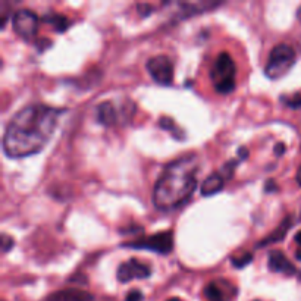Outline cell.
I'll use <instances>...</instances> for the list:
<instances>
[{"label": "cell", "mask_w": 301, "mask_h": 301, "mask_svg": "<svg viewBox=\"0 0 301 301\" xmlns=\"http://www.w3.org/2000/svg\"><path fill=\"white\" fill-rule=\"evenodd\" d=\"M159 125L162 126L163 129L172 131V132H174V135L176 137V134H178V126L175 125V122H174L171 118H168V116H162V118H160V121H159Z\"/></svg>", "instance_id": "obj_17"}, {"label": "cell", "mask_w": 301, "mask_h": 301, "mask_svg": "<svg viewBox=\"0 0 301 301\" xmlns=\"http://www.w3.org/2000/svg\"><path fill=\"white\" fill-rule=\"evenodd\" d=\"M138 13L141 16H147L153 12V5H149V3H141V5H137Z\"/></svg>", "instance_id": "obj_22"}, {"label": "cell", "mask_w": 301, "mask_h": 301, "mask_svg": "<svg viewBox=\"0 0 301 301\" xmlns=\"http://www.w3.org/2000/svg\"><path fill=\"white\" fill-rule=\"evenodd\" d=\"M267 267L272 272L287 273V275H295L297 269L295 266L288 260V257L279 250H272L267 254Z\"/></svg>", "instance_id": "obj_9"}, {"label": "cell", "mask_w": 301, "mask_h": 301, "mask_svg": "<svg viewBox=\"0 0 301 301\" xmlns=\"http://www.w3.org/2000/svg\"><path fill=\"white\" fill-rule=\"evenodd\" d=\"M62 111L46 104H30L9 119L3 134V151L21 159L41 151L50 141Z\"/></svg>", "instance_id": "obj_1"}, {"label": "cell", "mask_w": 301, "mask_h": 301, "mask_svg": "<svg viewBox=\"0 0 301 301\" xmlns=\"http://www.w3.org/2000/svg\"><path fill=\"white\" fill-rule=\"evenodd\" d=\"M225 178L224 175L217 171V172H214L212 175H209L203 182H201L200 185V191L203 196H213L216 193H219L221 189L224 188V185H225Z\"/></svg>", "instance_id": "obj_14"}, {"label": "cell", "mask_w": 301, "mask_h": 301, "mask_svg": "<svg viewBox=\"0 0 301 301\" xmlns=\"http://www.w3.org/2000/svg\"><path fill=\"white\" fill-rule=\"evenodd\" d=\"M235 75H237V66L232 56L228 51L219 53L210 71V78L214 90L219 94L232 93L235 90Z\"/></svg>", "instance_id": "obj_3"}, {"label": "cell", "mask_w": 301, "mask_h": 301, "mask_svg": "<svg viewBox=\"0 0 301 301\" xmlns=\"http://www.w3.org/2000/svg\"><path fill=\"white\" fill-rule=\"evenodd\" d=\"M294 63H295L294 49L285 43L276 44L269 53V59L264 66V74L270 79H278L285 75Z\"/></svg>", "instance_id": "obj_4"}, {"label": "cell", "mask_w": 301, "mask_h": 301, "mask_svg": "<svg viewBox=\"0 0 301 301\" xmlns=\"http://www.w3.org/2000/svg\"><path fill=\"white\" fill-rule=\"evenodd\" d=\"M222 281H212L209 282L204 289L203 295L207 301H231V297L234 292H228L226 289H222Z\"/></svg>", "instance_id": "obj_12"}, {"label": "cell", "mask_w": 301, "mask_h": 301, "mask_svg": "<svg viewBox=\"0 0 301 301\" xmlns=\"http://www.w3.org/2000/svg\"><path fill=\"white\" fill-rule=\"evenodd\" d=\"M146 68L151 78L160 86H169L174 81V63L165 54H157L149 59Z\"/></svg>", "instance_id": "obj_7"}, {"label": "cell", "mask_w": 301, "mask_h": 301, "mask_svg": "<svg viewBox=\"0 0 301 301\" xmlns=\"http://www.w3.org/2000/svg\"><path fill=\"white\" fill-rule=\"evenodd\" d=\"M295 257H297L298 260H301V249L300 250H297V253H295Z\"/></svg>", "instance_id": "obj_27"}, {"label": "cell", "mask_w": 301, "mask_h": 301, "mask_svg": "<svg viewBox=\"0 0 301 301\" xmlns=\"http://www.w3.org/2000/svg\"><path fill=\"white\" fill-rule=\"evenodd\" d=\"M281 100L284 101L287 106H289V107H294V109H298V107H301V96L300 94H294V96H291V97L284 96V97H281Z\"/></svg>", "instance_id": "obj_18"}, {"label": "cell", "mask_w": 301, "mask_h": 301, "mask_svg": "<svg viewBox=\"0 0 301 301\" xmlns=\"http://www.w3.org/2000/svg\"><path fill=\"white\" fill-rule=\"evenodd\" d=\"M253 260V254L251 253H245L244 256H241V257H234L232 259V264L235 266V267H238V269H241V267H244L245 264H249Z\"/></svg>", "instance_id": "obj_19"}, {"label": "cell", "mask_w": 301, "mask_h": 301, "mask_svg": "<svg viewBox=\"0 0 301 301\" xmlns=\"http://www.w3.org/2000/svg\"><path fill=\"white\" fill-rule=\"evenodd\" d=\"M284 151H285V144H282V143H278V144L275 146L276 156H281V154H284Z\"/></svg>", "instance_id": "obj_24"}, {"label": "cell", "mask_w": 301, "mask_h": 301, "mask_svg": "<svg viewBox=\"0 0 301 301\" xmlns=\"http://www.w3.org/2000/svg\"><path fill=\"white\" fill-rule=\"evenodd\" d=\"M294 239H295V242H297V244L301 247V231H298V232L295 234V238Z\"/></svg>", "instance_id": "obj_26"}, {"label": "cell", "mask_w": 301, "mask_h": 301, "mask_svg": "<svg viewBox=\"0 0 301 301\" xmlns=\"http://www.w3.org/2000/svg\"><path fill=\"white\" fill-rule=\"evenodd\" d=\"M298 19H300V21H301V8H300V9H298Z\"/></svg>", "instance_id": "obj_29"}, {"label": "cell", "mask_w": 301, "mask_h": 301, "mask_svg": "<svg viewBox=\"0 0 301 301\" xmlns=\"http://www.w3.org/2000/svg\"><path fill=\"white\" fill-rule=\"evenodd\" d=\"M13 245V239L12 237H9L8 234H2V250L3 253H6V251H9L12 249Z\"/></svg>", "instance_id": "obj_20"}, {"label": "cell", "mask_w": 301, "mask_h": 301, "mask_svg": "<svg viewBox=\"0 0 301 301\" xmlns=\"http://www.w3.org/2000/svg\"><path fill=\"white\" fill-rule=\"evenodd\" d=\"M122 247L125 249H138V250H150L156 251L159 254H169L174 249V237L172 231L166 232H157L150 237L138 238L135 241L124 242Z\"/></svg>", "instance_id": "obj_5"}, {"label": "cell", "mask_w": 301, "mask_h": 301, "mask_svg": "<svg viewBox=\"0 0 301 301\" xmlns=\"http://www.w3.org/2000/svg\"><path fill=\"white\" fill-rule=\"evenodd\" d=\"M12 26L15 33L26 41L36 37L38 31V16L31 9H19L12 15Z\"/></svg>", "instance_id": "obj_6"}, {"label": "cell", "mask_w": 301, "mask_h": 301, "mask_svg": "<svg viewBox=\"0 0 301 301\" xmlns=\"http://www.w3.org/2000/svg\"><path fill=\"white\" fill-rule=\"evenodd\" d=\"M179 6V15L181 18H187V16H193V15H197V13H203L210 11V9H214L217 6H221V2H179L178 3Z\"/></svg>", "instance_id": "obj_10"}, {"label": "cell", "mask_w": 301, "mask_h": 301, "mask_svg": "<svg viewBox=\"0 0 301 301\" xmlns=\"http://www.w3.org/2000/svg\"><path fill=\"white\" fill-rule=\"evenodd\" d=\"M96 119L101 125L112 126L118 121V113L112 101H103L96 107Z\"/></svg>", "instance_id": "obj_13"}, {"label": "cell", "mask_w": 301, "mask_h": 301, "mask_svg": "<svg viewBox=\"0 0 301 301\" xmlns=\"http://www.w3.org/2000/svg\"><path fill=\"white\" fill-rule=\"evenodd\" d=\"M295 179H297V184L301 187V166L298 168V171H297V175H295Z\"/></svg>", "instance_id": "obj_25"}, {"label": "cell", "mask_w": 301, "mask_h": 301, "mask_svg": "<svg viewBox=\"0 0 301 301\" xmlns=\"http://www.w3.org/2000/svg\"><path fill=\"white\" fill-rule=\"evenodd\" d=\"M94 297L83 289H62L59 292H53L44 301H93Z\"/></svg>", "instance_id": "obj_11"}, {"label": "cell", "mask_w": 301, "mask_h": 301, "mask_svg": "<svg viewBox=\"0 0 301 301\" xmlns=\"http://www.w3.org/2000/svg\"><path fill=\"white\" fill-rule=\"evenodd\" d=\"M166 301H182V300H179V298H176V297H172V298H169V300H166Z\"/></svg>", "instance_id": "obj_28"}, {"label": "cell", "mask_w": 301, "mask_h": 301, "mask_svg": "<svg viewBox=\"0 0 301 301\" xmlns=\"http://www.w3.org/2000/svg\"><path fill=\"white\" fill-rule=\"evenodd\" d=\"M291 225H292V217L288 216V217H285V219L279 224V226L276 228L275 231H273L267 238L260 241L257 245H259V247H264V245H267V244H273V242H278V241H282V239L285 238V234L289 231Z\"/></svg>", "instance_id": "obj_15"}, {"label": "cell", "mask_w": 301, "mask_h": 301, "mask_svg": "<svg viewBox=\"0 0 301 301\" xmlns=\"http://www.w3.org/2000/svg\"><path fill=\"white\" fill-rule=\"evenodd\" d=\"M199 160L196 154H187L165 166L153 187V204L162 212H171L184 206L197 188Z\"/></svg>", "instance_id": "obj_2"}, {"label": "cell", "mask_w": 301, "mask_h": 301, "mask_svg": "<svg viewBox=\"0 0 301 301\" xmlns=\"http://www.w3.org/2000/svg\"><path fill=\"white\" fill-rule=\"evenodd\" d=\"M44 21H47V24H50L56 33H63L66 31V28L69 26V21L65 15H59V13H50V15H46L43 18Z\"/></svg>", "instance_id": "obj_16"}, {"label": "cell", "mask_w": 301, "mask_h": 301, "mask_svg": "<svg viewBox=\"0 0 301 301\" xmlns=\"http://www.w3.org/2000/svg\"><path fill=\"white\" fill-rule=\"evenodd\" d=\"M264 191L266 193H269V191H276V184H275V181H267L266 182V185H264Z\"/></svg>", "instance_id": "obj_23"}, {"label": "cell", "mask_w": 301, "mask_h": 301, "mask_svg": "<svg viewBox=\"0 0 301 301\" xmlns=\"http://www.w3.org/2000/svg\"><path fill=\"white\" fill-rule=\"evenodd\" d=\"M151 275L150 266L144 262H140L137 257H131L124 263L119 264L116 278L119 282L126 284L132 279H146Z\"/></svg>", "instance_id": "obj_8"}, {"label": "cell", "mask_w": 301, "mask_h": 301, "mask_svg": "<svg viewBox=\"0 0 301 301\" xmlns=\"http://www.w3.org/2000/svg\"><path fill=\"white\" fill-rule=\"evenodd\" d=\"M143 300V292L138 291V289H131L128 294H126L125 301H141Z\"/></svg>", "instance_id": "obj_21"}]
</instances>
